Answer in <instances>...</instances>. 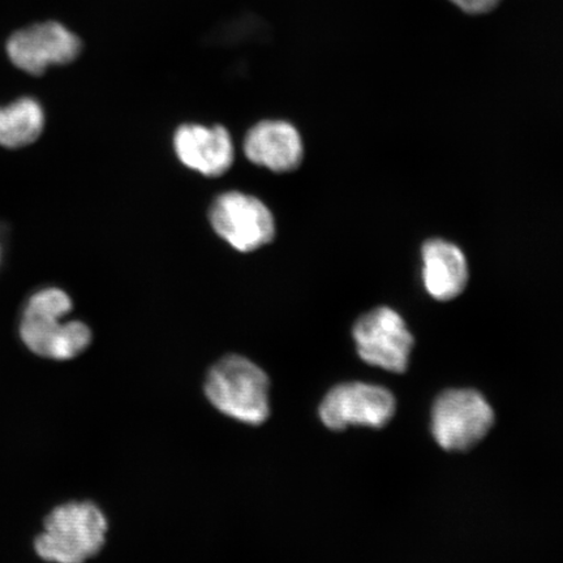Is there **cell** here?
<instances>
[{
  "mask_svg": "<svg viewBox=\"0 0 563 563\" xmlns=\"http://www.w3.org/2000/svg\"><path fill=\"white\" fill-rule=\"evenodd\" d=\"M82 51L79 35L54 20L21 27L5 42V54L12 65L32 76H42L51 67L70 65Z\"/></svg>",
  "mask_w": 563,
  "mask_h": 563,
  "instance_id": "cell-5",
  "label": "cell"
},
{
  "mask_svg": "<svg viewBox=\"0 0 563 563\" xmlns=\"http://www.w3.org/2000/svg\"><path fill=\"white\" fill-rule=\"evenodd\" d=\"M73 300L59 288L33 295L21 320L20 335L33 354L52 361H70L91 343V332L81 321H65Z\"/></svg>",
  "mask_w": 563,
  "mask_h": 563,
  "instance_id": "cell-1",
  "label": "cell"
},
{
  "mask_svg": "<svg viewBox=\"0 0 563 563\" xmlns=\"http://www.w3.org/2000/svg\"><path fill=\"white\" fill-rule=\"evenodd\" d=\"M493 422L495 412L475 390H448L435 400L432 410L433 438L449 452H464L476 445Z\"/></svg>",
  "mask_w": 563,
  "mask_h": 563,
  "instance_id": "cell-6",
  "label": "cell"
},
{
  "mask_svg": "<svg viewBox=\"0 0 563 563\" xmlns=\"http://www.w3.org/2000/svg\"><path fill=\"white\" fill-rule=\"evenodd\" d=\"M319 412L323 424L333 431L350 426L383 428L396 413V399L382 386L342 384L327 394Z\"/></svg>",
  "mask_w": 563,
  "mask_h": 563,
  "instance_id": "cell-8",
  "label": "cell"
},
{
  "mask_svg": "<svg viewBox=\"0 0 563 563\" xmlns=\"http://www.w3.org/2000/svg\"><path fill=\"white\" fill-rule=\"evenodd\" d=\"M45 114L32 97L19 98L0 108V145L18 150L34 143L44 131Z\"/></svg>",
  "mask_w": 563,
  "mask_h": 563,
  "instance_id": "cell-12",
  "label": "cell"
},
{
  "mask_svg": "<svg viewBox=\"0 0 563 563\" xmlns=\"http://www.w3.org/2000/svg\"><path fill=\"white\" fill-rule=\"evenodd\" d=\"M246 159L278 174L297 170L305 158V143L297 126L280 119H267L246 132L243 143Z\"/></svg>",
  "mask_w": 563,
  "mask_h": 563,
  "instance_id": "cell-10",
  "label": "cell"
},
{
  "mask_svg": "<svg viewBox=\"0 0 563 563\" xmlns=\"http://www.w3.org/2000/svg\"><path fill=\"white\" fill-rule=\"evenodd\" d=\"M209 222L216 234L238 252L263 249L276 236V220L258 197L229 191L217 197L209 209Z\"/></svg>",
  "mask_w": 563,
  "mask_h": 563,
  "instance_id": "cell-4",
  "label": "cell"
},
{
  "mask_svg": "<svg viewBox=\"0 0 563 563\" xmlns=\"http://www.w3.org/2000/svg\"><path fill=\"white\" fill-rule=\"evenodd\" d=\"M269 378L257 364L241 355L221 358L210 368L206 394L227 417L258 426L269 418Z\"/></svg>",
  "mask_w": 563,
  "mask_h": 563,
  "instance_id": "cell-3",
  "label": "cell"
},
{
  "mask_svg": "<svg viewBox=\"0 0 563 563\" xmlns=\"http://www.w3.org/2000/svg\"><path fill=\"white\" fill-rule=\"evenodd\" d=\"M106 533L108 519L96 504L67 503L48 514L34 551L51 563H86L101 552Z\"/></svg>",
  "mask_w": 563,
  "mask_h": 563,
  "instance_id": "cell-2",
  "label": "cell"
},
{
  "mask_svg": "<svg viewBox=\"0 0 563 563\" xmlns=\"http://www.w3.org/2000/svg\"><path fill=\"white\" fill-rule=\"evenodd\" d=\"M352 335L365 363L393 373L407 369L415 341L404 317L394 309L378 307L363 314Z\"/></svg>",
  "mask_w": 563,
  "mask_h": 563,
  "instance_id": "cell-7",
  "label": "cell"
},
{
  "mask_svg": "<svg viewBox=\"0 0 563 563\" xmlns=\"http://www.w3.org/2000/svg\"><path fill=\"white\" fill-rule=\"evenodd\" d=\"M450 2L471 15H482L495 10L501 0H450Z\"/></svg>",
  "mask_w": 563,
  "mask_h": 563,
  "instance_id": "cell-13",
  "label": "cell"
},
{
  "mask_svg": "<svg viewBox=\"0 0 563 563\" xmlns=\"http://www.w3.org/2000/svg\"><path fill=\"white\" fill-rule=\"evenodd\" d=\"M422 284L434 300H453L468 284L467 258L460 246L431 239L422 245Z\"/></svg>",
  "mask_w": 563,
  "mask_h": 563,
  "instance_id": "cell-11",
  "label": "cell"
},
{
  "mask_svg": "<svg viewBox=\"0 0 563 563\" xmlns=\"http://www.w3.org/2000/svg\"><path fill=\"white\" fill-rule=\"evenodd\" d=\"M173 147L181 165L207 178L227 174L235 159L234 141L221 124H181L174 133Z\"/></svg>",
  "mask_w": 563,
  "mask_h": 563,
  "instance_id": "cell-9",
  "label": "cell"
}]
</instances>
